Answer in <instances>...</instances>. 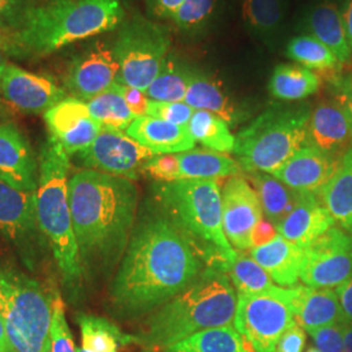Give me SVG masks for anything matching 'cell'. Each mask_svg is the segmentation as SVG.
<instances>
[{
	"instance_id": "49",
	"label": "cell",
	"mask_w": 352,
	"mask_h": 352,
	"mask_svg": "<svg viewBox=\"0 0 352 352\" xmlns=\"http://www.w3.org/2000/svg\"><path fill=\"white\" fill-rule=\"evenodd\" d=\"M279 232L274 223H272L269 219H261L257 226L254 227L252 232V248H257L270 243L272 240L276 239Z\"/></svg>"
},
{
	"instance_id": "48",
	"label": "cell",
	"mask_w": 352,
	"mask_h": 352,
	"mask_svg": "<svg viewBox=\"0 0 352 352\" xmlns=\"http://www.w3.org/2000/svg\"><path fill=\"white\" fill-rule=\"evenodd\" d=\"M148 12L160 19H173L184 0H142Z\"/></svg>"
},
{
	"instance_id": "26",
	"label": "cell",
	"mask_w": 352,
	"mask_h": 352,
	"mask_svg": "<svg viewBox=\"0 0 352 352\" xmlns=\"http://www.w3.org/2000/svg\"><path fill=\"white\" fill-rule=\"evenodd\" d=\"M226 274L238 294L272 295L286 302L291 309L296 295V286L289 289L276 286L267 272L254 261L251 254L238 253L236 260L228 267Z\"/></svg>"
},
{
	"instance_id": "1",
	"label": "cell",
	"mask_w": 352,
	"mask_h": 352,
	"mask_svg": "<svg viewBox=\"0 0 352 352\" xmlns=\"http://www.w3.org/2000/svg\"><path fill=\"white\" fill-rule=\"evenodd\" d=\"M202 265L164 210L153 200L144 204L109 287L111 312L122 320L151 315L187 289Z\"/></svg>"
},
{
	"instance_id": "52",
	"label": "cell",
	"mask_w": 352,
	"mask_h": 352,
	"mask_svg": "<svg viewBox=\"0 0 352 352\" xmlns=\"http://www.w3.org/2000/svg\"><path fill=\"white\" fill-rule=\"evenodd\" d=\"M0 352H14L10 340H8V337H7L1 315H0Z\"/></svg>"
},
{
	"instance_id": "57",
	"label": "cell",
	"mask_w": 352,
	"mask_h": 352,
	"mask_svg": "<svg viewBox=\"0 0 352 352\" xmlns=\"http://www.w3.org/2000/svg\"><path fill=\"white\" fill-rule=\"evenodd\" d=\"M307 352H320L318 351V349H316V347H311V349H309V350H308V351Z\"/></svg>"
},
{
	"instance_id": "24",
	"label": "cell",
	"mask_w": 352,
	"mask_h": 352,
	"mask_svg": "<svg viewBox=\"0 0 352 352\" xmlns=\"http://www.w3.org/2000/svg\"><path fill=\"white\" fill-rule=\"evenodd\" d=\"M126 132L153 154H179L195 149L196 145L187 126H176L153 116L136 118Z\"/></svg>"
},
{
	"instance_id": "50",
	"label": "cell",
	"mask_w": 352,
	"mask_h": 352,
	"mask_svg": "<svg viewBox=\"0 0 352 352\" xmlns=\"http://www.w3.org/2000/svg\"><path fill=\"white\" fill-rule=\"evenodd\" d=\"M336 291L338 294L340 305H342L344 315L347 317V320L352 322V280H350L349 283H344L338 289H336Z\"/></svg>"
},
{
	"instance_id": "36",
	"label": "cell",
	"mask_w": 352,
	"mask_h": 352,
	"mask_svg": "<svg viewBox=\"0 0 352 352\" xmlns=\"http://www.w3.org/2000/svg\"><path fill=\"white\" fill-rule=\"evenodd\" d=\"M189 72L174 59L167 58L160 74L146 89V96L151 101L184 102L188 89Z\"/></svg>"
},
{
	"instance_id": "29",
	"label": "cell",
	"mask_w": 352,
	"mask_h": 352,
	"mask_svg": "<svg viewBox=\"0 0 352 352\" xmlns=\"http://www.w3.org/2000/svg\"><path fill=\"white\" fill-rule=\"evenodd\" d=\"M308 26L312 37L325 45L340 64L351 60L352 51L346 36L342 14L334 4L322 3L317 6L309 14Z\"/></svg>"
},
{
	"instance_id": "41",
	"label": "cell",
	"mask_w": 352,
	"mask_h": 352,
	"mask_svg": "<svg viewBox=\"0 0 352 352\" xmlns=\"http://www.w3.org/2000/svg\"><path fill=\"white\" fill-rule=\"evenodd\" d=\"M142 174L155 182L170 183L180 180V166L177 154H154L142 166Z\"/></svg>"
},
{
	"instance_id": "15",
	"label": "cell",
	"mask_w": 352,
	"mask_h": 352,
	"mask_svg": "<svg viewBox=\"0 0 352 352\" xmlns=\"http://www.w3.org/2000/svg\"><path fill=\"white\" fill-rule=\"evenodd\" d=\"M223 231L238 251L252 248V232L263 219L261 202L245 176H232L221 190Z\"/></svg>"
},
{
	"instance_id": "10",
	"label": "cell",
	"mask_w": 352,
	"mask_h": 352,
	"mask_svg": "<svg viewBox=\"0 0 352 352\" xmlns=\"http://www.w3.org/2000/svg\"><path fill=\"white\" fill-rule=\"evenodd\" d=\"M0 235L28 272H37L50 253L37 214V192L13 188L0 180Z\"/></svg>"
},
{
	"instance_id": "8",
	"label": "cell",
	"mask_w": 352,
	"mask_h": 352,
	"mask_svg": "<svg viewBox=\"0 0 352 352\" xmlns=\"http://www.w3.org/2000/svg\"><path fill=\"white\" fill-rule=\"evenodd\" d=\"M56 291L13 267L0 266V315L14 352H50Z\"/></svg>"
},
{
	"instance_id": "19",
	"label": "cell",
	"mask_w": 352,
	"mask_h": 352,
	"mask_svg": "<svg viewBox=\"0 0 352 352\" xmlns=\"http://www.w3.org/2000/svg\"><path fill=\"white\" fill-rule=\"evenodd\" d=\"M307 146H314L336 160L351 149V126L337 102H321L311 113Z\"/></svg>"
},
{
	"instance_id": "38",
	"label": "cell",
	"mask_w": 352,
	"mask_h": 352,
	"mask_svg": "<svg viewBox=\"0 0 352 352\" xmlns=\"http://www.w3.org/2000/svg\"><path fill=\"white\" fill-rule=\"evenodd\" d=\"M286 54L291 60L308 69L334 71L340 69V63L334 54L312 36L292 38L287 45Z\"/></svg>"
},
{
	"instance_id": "55",
	"label": "cell",
	"mask_w": 352,
	"mask_h": 352,
	"mask_svg": "<svg viewBox=\"0 0 352 352\" xmlns=\"http://www.w3.org/2000/svg\"><path fill=\"white\" fill-rule=\"evenodd\" d=\"M6 51L3 50V49H0V76H1V72H3V69H4V67L7 65V60H6Z\"/></svg>"
},
{
	"instance_id": "58",
	"label": "cell",
	"mask_w": 352,
	"mask_h": 352,
	"mask_svg": "<svg viewBox=\"0 0 352 352\" xmlns=\"http://www.w3.org/2000/svg\"><path fill=\"white\" fill-rule=\"evenodd\" d=\"M1 30H3V29H1Z\"/></svg>"
},
{
	"instance_id": "17",
	"label": "cell",
	"mask_w": 352,
	"mask_h": 352,
	"mask_svg": "<svg viewBox=\"0 0 352 352\" xmlns=\"http://www.w3.org/2000/svg\"><path fill=\"white\" fill-rule=\"evenodd\" d=\"M49 136L56 140L69 157L85 151L98 138L103 126L91 118L87 102L67 97L43 113Z\"/></svg>"
},
{
	"instance_id": "30",
	"label": "cell",
	"mask_w": 352,
	"mask_h": 352,
	"mask_svg": "<svg viewBox=\"0 0 352 352\" xmlns=\"http://www.w3.org/2000/svg\"><path fill=\"white\" fill-rule=\"evenodd\" d=\"M180 179L189 180H218L241 174L238 161L225 153L213 151H184L177 154Z\"/></svg>"
},
{
	"instance_id": "51",
	"label": "cell",
	"mask_w": 352,
	"mask_h": 352,
	"mask_svg": "<svg viewBox=\"0 0 352 352\" xmlns=\"http://www.w3.org/2000/svg\"><path fill=\"white\" fill-rule=\"evenodd\" d=\"M340 14H342V20H343L347 41H349V45H350V49L352 51V0H346L343 12Z\"/></svg>"
},
{
	"instance_id": "27",
	"label": "cell",
	"mask_w": 352,
	"mask_h": 352,
	"mask_svg": "<svg viewBox=\"0 0 352 352\" xmlns=\"http://www.w3.org/2000/svg\"><path fill=\"white\" fill-rule=\"evenodd\" d=\"M317 193L336 225L352 236V148L340 158L327 186Z\"/></svg>"
},
{
	"instance_id": "28",
	"label": "cell",
	"mask_w": 352,
	"mask_h": 352,
	"mask_svg": "<svg viewBox=\"0 0 352 352\" xmlns=\"http://www.w3.org/2000/svg\"><path fill=\"white\" fill-rule=\"evenodd\" d=\"M247 177L260 199L266 219L276 226L294 210L302 196V192L289 188L272 174L256 171L248 173Z\"/></svg>"
},
{
	"instance_id": "42",
	"label": "cell",
	"mask_w": 352,
	"mask_h": 352,
	"mask_svg": "<svg viewBox=\"0 0 352 352\" xmlns=\"http://www.w3.org/2000/svg\"><path fill=\"white\" fill-rule=\"evenodd\" d=\"M195 110L186 102L151 101L148 116L162 119L176 126H188Z\"/></svg>"
},
{
	"instance_id": "11",
	"label": "cell",
	"mask_w": 352,
	"mask_h": 352,
	"mask_svg": "<svg viewBox=\"0 0 352 352\" xmlns=\"http://www.w3.org/2000/svg\"><path fill=\"white\" fill-rule=\"evenodd\" d=\"M294 322L289 305L272 295L238 294L234 327L252 352H273L280 336Z\"/></svg>"
},
{
	"instance_id": "13",
	"label": "cell",
	"mask_w": 352,
	"mask_h": 352,
	"mask_svg": "<svg viewBox=\"0 0 352 352\" xmlns=\"http://www.w3.org/2000/svg\"><path fill=\"white\" fill-rule=\"evenodd\" d=\"M153 155L124 131L102 129L89 148L74 157L76 164L84 168L138 180L142 174V166Z\"/></svg>"
},
{
	"instance_id": "37",
	"label": "cell",
	"mask_w": 352,
	"mask_h": 352,
	"mask_svg": "<svg viewBox=\"0 0 352 352\" xmlns=\"http://www.w3.org/2000/svg\"><path fill=\"white\" fill-rule=\"evenodd\" d=\"M241 17L254 36L270 37L283 20L282 0H243Z\"/></svg>"
},
{
	"instance_id": "3",
	"label": "cell",
	"mask_w": 352,
	"mask_h": 352,
	"mask_svg": "<svg viewBox=\"0 0 352 352\" xmlns=\"http://www.w3.org/2000/svg\"><path fill=\"white\" fill-rule=\"evenodd\" d=\"M238 295L226 273L205 266L200 276L175 298L146 317L138 344L164 351L205 329L227 327L234 321Z\"/></svg>"
},
{
	"instance_id": "6",
	"label": "cell",
	"mask_w": 352,
	"mask_h": 352,
	"mask_svg": "<svg viewBox=\"0 0 352 352\" xmlns=\"http://www.w3.org/2000/svg\"><path fill=\"white\" fill-rule=\"evenodd\" d=\"M37 214L39 227L50 245L67 298H81L84 274L76 243L68 199L71 157L62 145L47 136L39 154Z\"/></svg>"
},
{
	"instance_id": "53",
	"label": "cell",
	"mask_w": 352,
	"mask_h": 352,
	"mask_svg": "<svg viewBox=\"0 0 352 352\" xmlns=\"http://www.w3.org/2000/svg\"><path fill=\"white\" fill-rule=\"evenodd\" d=\"M343 337H344V352H352V322L349 320L343 324Z\"/></svg>"
},
{
	"instance_id": "33",
	"label": "cell",
	"mask_w": 352,
	"mask_h": 352,
	"mask_svg": "<svg viewBox=\"0 0 352 352\" xmlns=\"http://www.w3.org/2000/svg\"><path fill=\"white\" fill-rule=\"evenodd\" d=\"M164 352H252L234 327H212L189 336Z\"/></svg>"
},
{
	"instance_id": "39",
	"label": "cell",
	"mask_w": 352,
	"mask_h": 352,
	"mask_svg": "<svg viewBox=\"0 0 352 352\" xmlns=\"http://www.w3.org/2000/svg\"><path fill=\"white\" fill-rule=\"evenodd\" d=\"M215 7V0H184L173 20L175 25L187 32H197L206 24Z\"/></svg>"
},
{
	"instance_id": "56",
	"label": "cell",
	"mask_w": 352,
	"mask_h": 352,
	"mask_svg": "<svg viewBox=\"0 0 352 352\" xmlns=\"http://www.w3.org/2000/svg\"><path fill=\"white\" fill-rule=\"evenodd\" d=\"M77 352H91L89 351V350H87V349H84V347H80L78 350H77Z\"/></svg>"
},
{
	"instance_id": "12",
	"label": "cell",
	"mask_w": 352,
	"mask_h": 352,
	"mask_svg": "<svg viewBox=\"0 0 352 352\" xmlns=\"http://www.w3.org/2000/svg\"><path fill=\"white\" fill-rule=\"evenodd\" d=\"M352 280V236L331 227L304 248L300 282L315 289H338Z\"/></svg>"
},
{
	"instance_id": "5",
	"label": "cell",
	"mask_w": 352,
	"mask_h": 352,
	"mask_svg": "<svg viewBox=\"0 0 352 352\" xmlns=\"http://www.w3.org/2000/svg\"><path fill=\"white\" fill-rule=\"evenodd\" d=\"M151 192V200L188 240L202 264L227 273L238 253L223 231L219 183L189 179L157 182Z\"/></svg>"
},
{
	"instance_id": "18",
	"label": "cell",
	"mask_w": 352,
	"mask_h": 352,
	"mask_svg": "<svg viewBox=\"0 0 352 352\" xmlns=\"http://www.w3.org/2000/svg\"><path fill=\"white\" fill-rule=\"evenodd\" d=\"M0 180L13 188L37 192V158L25 135L13 123L0 124Z\"/></svg>"
},
{
	"instance_id": "47",
	"label": "cell",
	"mask_w": 352,
	"mask_h": 352,
	"mask_svg": "<svg viewBox=\"0 0 352 352\" xmlns=\"http://www.w3.org/2000/svg\"><path fill=\"white\" fill-rule=\"evenodd\" d=\"M305 330L295 321L280 336L273 352H302L305 347Z\"/></svg>"
},
{
	"instance_id": "21",
	"label": "cell",
	"mask_w": 352,
	"mask_h": 352,
	"mask_svg": "<svg viewBox=\"0 0 352 352\" xmlns=\"http://www.w3.org/2000/svg\"><path fill=\"white\" fill-rule=\"evenodd\" d=\"M334 226H337L336 221L321 201L318 193L302 192L294 210L277 228L279 235L304 250Z\"/></svg>"
},
{
	"instance_id": "43",
	"label": "cell",
	"mask_w": 352,
	"mask_h": 352,
	"mask_svg": "<svg viewBox=\"0 0 352 352\" xmlns=\"http://www.w3.org/2000/svg\"><path fill=\"white\" fill-rule=\"evenodd\" d=\"M39 0H0V29L14 32Z\"/></svg>"
},
{
	"instance_id": "2",
	"label": "cell",
	"mask_w": 352,
	"mask_h": 352,
	"mask_svg": "<svg viewBox=\"0 0 352 352\" xmlns=\"http://www.w3.org/2000/svg\"><path fill=\"white\" fill-rule=\"evenodd\" d=\"M68 199L84 280L110 277L136 225L138 187L131 179L84 168L69 177Z\"/></svg>"
},
{
	"instance_id": "20",
	"label": "cell",
	"mask_w": 352,
	"mask_h": 352,
	"mask_svg": "<svg viewBox=\"0 0 352 352\" xmlns=\"http://www.w3.org/2000/svg\"><path fill=\"white\" fill-rule=\"evenodd\" d=\"M340 161L314 146H304L272 175L298 192L317 193L334 175Z\"/></svg>"
},
{
	"instance_id": "31",
	"label": "cell",
	"mask_w": 352,
	"mask_h": 352,
	"mask_svg": "<svg viewBox=\"0 0 352 352\" xmlns=\"http://www.w3.org/2000/svg\"><path fill=\"white\" fill-rule=\"evenodd\" d=\"M320 87V76L296 64L278 65L269 81L270 94L279 101H302L317 93Z\"/></svg>"
},
{
	"instance_id": "25",
	"label": "cell",
	"mask_w": 352,
	"mask_h": 352,
	"mask_svg": "<svg viewBox=\"0 0 352 352\" xmlns=\"http://www.w3.org/2000/svg\"><path fill=\"white\" fill-rule=\"evenodd\" d=\"M250 254L280 287H295L300 280L304 250L282 235L270 243L251 248Z\"/></svg>"
},
{
	"instance_id": "32",
	"label": "cell",
	"mask_w": 352,
	"mask_h": 352,
	"mask_svg": "<svg viewBox=\"0 0 352 352\" xmlns=\"http://www.w3.org/2000/svg\"><path fill=\"white\" fill-rule=\"evenodd\" d=\"M76 322L81 331V347L89 351L119 352L120 347L132 343L138 344L135 334H126L103 317L78 314Z\"/></svg>"
},
{
	"instance_id": "46",
	"label": "cell",
	"mask_w": 352,
	"mask_h": 352,
	"mask_svg": "<svg viewBox=\"0 0 352 352\" xmlns=\"http://www.w3.org/2000/svg\"><path fill=\"white\" fill-rule=\"evenodd\" d=\"M115 85H116L118 90L120 91V94L123 96L129 110L136 118L148 116L151 100H149V97L146 96V93L144 90L132 88V87L123 85V84H118V82Z\"/></svg>"
},
{
	"instance_id": "35",
	"label": "cell",
	"mask_w": 352,
	"mask_h": 352,
	"mask_svg": "<svg viewBox=\"0 0 352 352\" xmlns=\"http://www.w3.org/2000/svg\"><path fill=\"white\" fill-rule=\"evenodd\" d=\"M87 104L91 118L96 119L103 129L126 131L136 119L116 85L89 100Z\"/></svg>"
},
{
	"instance_id": "14",
	"label": "cell",
	"mask_w": 352,
	"mask_h": 352,
	"mask_svg": "<svg viewBox=\"0 0 352 352\" xmlns=\"http://www.w3.org/2000/svg\"><path fill=\"white\" fill-rule=\"evenodd\" d=\"M0 97L16 110L25 113H45L67 98V90L46 75L28 72L7 63L0 76Z\"/></svg>"
},
{
	"instance_id": "7",
	"label": "cell",
	"mask_w": 352,
	"mask_h": 352,
	"mask_svg": "<svg viewBox=\"0 0 352 352\" xmlns=\"http://www.w3.org/2000/svg\"><path fill=\"white\" fill-rule=\"evenodd\" d=\"M308 104H273L235 138L234 154L243 171L273 174L307 146Z\"/></svg>"
},
{
	"instance_id": "40",
	"label": "cell",
	"mask_w": 352,
	"mask_h": 352,
	"mask_svg": "<svg viewBox=\"0 0 352 352\" xmlns=\"http://www.w3.org/2000/svg\"><path fill=\"white\" fill-rule=\"evenodd\" d=\"M77 350L65 317L63 300L56 294L50 329V352H77Z\"/></svg>"
},
{
	"instance_id": "44",
	"label": "cell",
	"mask_w": 352,
	"mask_h": 352,
	"mask_svg": "<svg viewBox=\"0 0 352 352\" xmlns=\"http://www.w3.org/2000/svg\"><path fill=\"white\" fill-rule=\"evenodd\" d=\"M343 324H334L311 331L309 334L315 342L316 349L320 352H344Z\"/></svg>"
},
{
	"instance_id": "45",
	"label": "cell",
	"mask_w": 352,
	"mask_h": 352,
	"mask_svg": "<svg viewBox=\"0 0 352 352\" xmlns=\"http://www.w3.org/2000/svg\"><path fill=\"white\" fill-rule=\"evenodd\" d=\"M330 82L333 85L334 101L343 109L352 132V74L347 76H334Z\"/></svg>"
},
{
	"instance_id": "4",
	"label": "cell",
	"mask_w": 352,
	"mask_h": 352,
	"mask_svg": "<svg viewBox=\"0 0 352 352\" xmlns=\"http://www.w3.org/2000/svg\"><path fill=\"white\" fill-rule=\"evenodd\" d=\"M120 0H39L11 33L14 56H47L122 25Z\"/></svg>"
},
{
	"instance_id": "22",
	"label": "cell",
	"mask_w": 352,
	"mask_h": 352,
	"mask_svg": "<svg viewBox=\"0 0 352 352\" xmlns=\"http://www.w3.org/2000/svg\"><path fill=\"white\" fill-rule=\"evenodd\" d=\"M291 311L294 321L308 333L347 321L338 294L333 289H315L298 285Z\"/></svg>"
},
{
	"instance_id": "9",
	"label": "cell",
	"mask_w": 352,
	"mask_h": 352,
	"mask_svg": "<svg viewBox=\"0 0 352 352\" xmlns=\"http://www.w3.org/2000/svg\"><path fill=\"white\" fill-rule=\"evenodd\" d=\"M170 46L167 26L140 14L124 20L113 47L119 63L116 82L146 91L168 58Z\"/></svg>"
},
{
	"instance_id": "23",
	"label": "cell",
	"mask_w": 352,
	"mask_h": 352,
	"mask_svg": "<svg viewBox=\"0 0 352 352\" xmlns=\"http://www.w3.org/2000/svg\"><path fill=\"white\" fill-rule=\"evenodd\" d=\"M184 102L193 110H204L219 116L228 126H236L245 113L227 93L223 82L212 75L190 72Z\"/></svg>"
},
{
	"instance_id": "16",
	"label": "cell",
	"mask_w": 352,
	"mask_h": 352,
	"mask_svg": "<svg viewBox=\"0 0 352 352\" xmlns=\"http://www.w3.org/2000/svg\"><path fill=\"white\" fill-rule=\"evenodd\" d=\"M119 63L113 49L106 43L96 42L88 50L72 59L64 78L65 90L81 101L97 97L113 88L118 81Z\"/></svg>"
},
{
	"instance_id": "54",
	"label": "cell",
	"mask_w": 352,
	"mask_h": 352,
	"mask_svg": "<svg viewBox=\"0 0 352 352\" xmlns=\"http://www.w3.org/2000/svg\"><path fill=\"white\" fill-rule=\"evenodd\" d=\"M11 32L0 29V49H3L7 54H10L11 50Z\"/></svg>"
},
{
	"instance_id": "34",
	"label": "cell",
	"mask_w": 352,
	"mask_h": 352,
	"mask_svg": "<svg viewBox=\"0 0 352 352\" xmlns=\"http://www.w3.org/2000/svg\"><path fill=\"white\" fill-rule=\"evenodd\" d=\"M187 128L193 140L209 151L225 154L234 153L235 136L231 133L230 126L219 116L209 111L195 110Z\"/></svg>"
}]
</instances>
